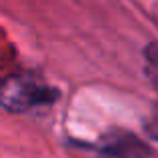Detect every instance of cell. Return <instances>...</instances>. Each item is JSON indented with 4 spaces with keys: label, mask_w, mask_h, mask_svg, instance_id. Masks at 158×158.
<instances>
[{
    "label": "cell",
    "mask_w": 158,
    "mask_h": 158,
    "mask_svg": "<svg viewBox=\"0 0 158 158\" xmlns=\"http://www.w3.org/2000/svg\"><path fill=\"white\" fill-rule=\"evenodd\" d=\"M56 98V90L40 84L32 76L18 74L0 80V104L16 112H26L30 108L46 106Z\"/></svg>",
    "instance_id": "1"
},
{
    "label": "cell",
    "mask_w": 158,
    "mask_h": 158,
    "mask_svg": "<svg viewBox=\"0 0 158 158\" xmlns=\"http://www.w3.org/2000/svg\"><path fill=\"white\" fill-rule=\"evenodd\" d=\"M98 156L102 158H150L152 148L142 138L128 130H114L106 132L98 144L94 146Z\"/></svg>",
    "instance_id": "2"
},
{
    "label": "cell",
    "mask_w": 158,
    "mask_h": 158,
    "mask_svg": "<svg viewBox=\"0 0 158 158\" xmlns=\"http://www.w3.org/2000/svg\"><path fill=\"white\" fill-rule=\"evenodd\" d=\"M144 74L152 88L158 92V42H148L144 46Z\"/></svg>",
    "instance_id": "3"
},
{
    "label": "cell",
    "mask_w": 158,
    "mask_h": 158,
    "mask_svg": "<svg viewBox=\"0 0 158 158\" xmlns=\"http://www.w3.org/2000/svg\"><path fill=\"white\" fill-rule=\"evenodd\" d=\"M144 132L148 134V138L158 142V104H154V108L148 114V118L144 120Z\"/></svg>",
    "instance_id": "4"
},
{
    "label": "cell",
    "mask_w": 158,
    "mask_h": 158,
    "mask_svg": "<svg viewBox=\"0 0 158 158\" xmlns=\"http://www.w3.org/2000/svg\"><path fill=\"white\" fill-rule=\"evenodd\" d=\"M152 20H154V22H156V26H158V4H156L154 8H152Z\"/></svg>",
    "instance_id": "5"
}]
</instances>
